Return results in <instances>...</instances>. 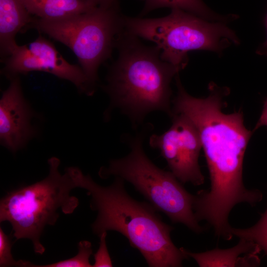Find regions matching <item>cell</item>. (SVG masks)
Instances as JSON below:
<instances>
[{
	"instance_id": "obj_1",
	"label": "cell",
	"mask_w": 267,
	"mask_h": 267,
	"mask_svg": "<svg viewBox=\"0 0 267 267\" xmlns=\"http://www.w3.org/2000/svg\"><path fill=\"white\" fill-rule=\"evenodd\" d=\"M178 92L173 100V113L186 116L197 129L201 140L211 180L209 191L194 195L193 209L197 220L206 221L219 236L227 234L230 211L237 204L254 206L263 198L258 189L245 187L243 163L245 151L253 132L244 124L241 110L224 113L223 98L229 93L226 87L214 83L206 98L189 94L176 76Z\"/></svg>"
},
{
	"instance_id": "obj_2",
	"label": "cell",
	"mask_w": 267,
	"mask_h": 267,
	"mask_svg": "<svg viewBox=\"0 0 267 267\" xmlns=\"http://www.w3.org/2000/svg\"><path fill=\"white\" fill-rule=\"evenodd\" d=\"M66 171L76 188L86 190L90 196V208L97 214L91 224L95 234L99 237L108 230L119 232L139 251L149 267L182 266L188 257L171 239L173 227L162 220L149 203L131 197L123 179L115 177L111 184L104 186L77 167H69Z\"/></svg>"
},
{
	"instance_id": "obj_3",
	"label": "cell",
	"mask_w": 267,
	"mask_h": 267,
	"mask_svg": "<svg viewBox=\"0 0 267 267\" xmlns=\"http://www.w3.org/2000/svg\"><path fill=\"white\" fill-rule=\"evenodd\" d=\"M116 48L118 57L110 67L104 88L113 105L135 120L157 110L171 116L170 84L180 70L163 60L156 45L143 44L126 29Z\"/></svg>"
},
{
	"instance_id": "obj_4",
	"label": "cell",
	"mask_w": 267,
	"mask_h": 267,
	"mask_svg": "<svg viewBox=\"0 0 267 267\" xmlns=\"http://www.w3.org/2000/svg\"><path fill=\"white\" fill-rule=\"evenodd\" d=\"M60 163L58 158H50L46 178L9 192L0 201V222H8L16 240H31L35 252L41 255L45 251L40 242L45 226L54 225L59 209L70 214L79 205L78 198L70 194L75 185L66 171L60 173Z\"/></svg>"
},
{
	"instance_id": "obj_5",
	"label": "cell",
	"mask_w": 267,
	"mask_h": 267,
	"mask_svg": "<svg viewBox=\"0 0 267 267\" xmlns=\"http://www.w3.org/2000/svg\"><path fill=\"white\" fill-rule=\"evenodd\" d=\"M124 23L128 32L154 43L162 59L180 70L186 66L190 51L221 53L239 44L236 34L225 22L210 21L178 9H173L168 15L160 18L125 16Z\"/></svg>"
},
{
	"instance_id": "obj_6",
	"label": "cell",
	"mask_w": 267,
	"mask_h": 267,
	"mask_svg": "<svg viewBox=\"0 0 267 267\" xmlns=\"http://www.w3.org/2000/svg\"><path fill=\"white\" fill-rule=\"evenodd\" d=\"M125 16L117 2L97 6L66 18L46 20L34 17L27 26L68 46L76 56L92 88L100 65L108 59L125 29Z\"/></svg>"
},
{
	"instance_id": "obj_7",
	"label": "cell",
	"mask_w": 267,
	"mask_h": 267,
	"mask_svg": "<svg viewBox=\"0 0 267 267\" xmlns=\"http://www.w3.org/2000/svg\"><path fill=\"white\" fill-rule=\"evenodd\" d=\"M143 137L130 141L131 151L125 157L110 161L102 167V178L113 176L131 183L157 211L164 213L174 223H180L196 233L204 230L193 209L194 195L188 192L170 171L160 169L145 154Z\"/></svg>"
},
{
	"instance_id": "obj_8",
	"label": "cell",
	"mask_w": 267,
	"mask_h": 267,
	"mask_svg": "<svg viewBox=\"0 0 267 267\" xmlns=\"http://www.w3.org/2000/svg\"><path fill=\"white\" fill-rule=\"evenodd\" d=\"M171 117V127L160 135H152L149 145L160 150L171 172L179 181L202 185L204 177L198 163L202 148L199 132L184 115L173 113Z\"/></svg>"
},
{
	"instance_id": "obj_9",
	"label": "cell",
	"mask_w": 267,
	"mask_h": 267,
	"mask_svg": "<svg viewBox=\"0 0 267 267\" xmlns=\"http://www.w3.org/2000/svg\"><path fill=\"white\" fill-rule=\"evenodd\" d=\"M3 61L2 73L10 78L42 71L71 82L81 91L93 92L80 66L68 62L50 41L41 35L28 44L18 45Z\"/></svg>"
},
{
	"instance_id": "obj_10",
	"label": "cell",
	"mask_w": 267,
	"mask_h": 267,
	"mask_svg": "<svg viewBox=\"0 0 267 267\" xmlns=\"http://www.w3.org/2000/svg\"><path fill=\"white\" fill-rule=\"evenodd\" d=\"M0 100V139L12 152L23 148L36 131L31 125L33 111L24 98L18 76L10 78Z\"/></svg>"
},
{
	"instance_id": "obj_11",
	"label": "cell",
	"mask_w": 267,
	"mask_h": 267,
	"mask_svg": "<svg viewBox=\"0 0 267 267\" xmlns=\"http://www.w3.org/2000/svg\"><path fill=\"white\" fill-rule=\"evenodd\" d=\"M182 252L193 259L199 267H257L260 264L258 254L261 251L254 242L240 238L231 248H216L201 253H193L183 248Z\"/></svg>"
},
{
	"instance_id": "obj_12",
	"label": "cell",
	"mask_w": 267,
	"mask_h": 267,
	"mask_svg": "<svg viewBox=\"0 0 267 267\" xmlns=\"http://www.w3.org/2000/svg\"><path fill=\"white\" fill-rule=\"evenodd\" d=\"M33 18L21 0H0V50L3 61L18 45L17 34Z\"/></svg>"
},
{
	"instance_id": "obj_13",
	"label": "cell",
	"mask_w": 267,
	"mask_h": 267,
	"mask_svg": "<svg viewBox=\"0 0 267 267\" xmlns=\"http://www.w3.org/2000/svg\"><path fill=\"white\" fill-rule=\"evenodd\" d=\"M35 17L56 20L87 12L95 6L86 0H21Z\"/></svg>"
},
{
	"instance_id": "obj_14",
	"label": "cell",
	"mask_w": 267,
	"mask_h": 267,
	"mask_svg": "<svg viewBox=\"0 0 267 267\" xmlns=\"http://www.w3.org/2000/svg\"><path fill=\"white\" fill-rule=\"evenodd\" d=\"M144 6L140 17L160 8L181 9L209 21L226 22L234 19V15L222 16L211 10L202 0H141Z\"/></svg>"
},
{
	"instance_id": "obj_15",
	"label": "cell",
	"mask_w": 267,
	"mask_h": 267,
	"mask_svg": "<svg viewBox=\"0 0 267 267\" xmlns=\"http://www.w3.org/2000/svg\"><path fill=\"white\" fill-rule=\"evenodd\" d=\"M230 232L233 236L254 242L267 256V208L254 225L247 228L231 227Z\"/></svg>"
},
{
	"instance_id": "obj_16",
	"label": "cell",
	"mask_w": 267,
	"mask_h": 267,
	"mask_svg": "<svg viewBox=\"0 0 267 267\" xmlns=\"http://www.w3.org/2000/svg\"><path fill=\"white\" fill-rule=\"evenodd\" d=\"M78 252L74 257L54 263L38 265L30 262L28 267H91L89 258L92 254L91 243L87 240H83L78 245Z\"/></svg>"
},
{
	"instance_id": "obj_17",
	"label": "cell",
	"mask_w": 267,
	"mask_h": 267,
	"mask_svg": "<svg viewBox=\"0 0 267 267\" xmlns=\"http://www.w3.org/2000/svg\"><path fill=\"white\" fill-rule=\"evenodd\" d=\"M10 238L0 227V267H20V260L16 261L11 252Z\"/></svg>"
},
{
	"instance_id": "obj_18",
	"label": "cell",
	"mask_w": 267,
	"mask_h": 267,
	"mask_svg": "<svg viewBox=\"0 0 267 267\" xmlns=\"http://www.w3.org/2000/svg\"><path fill=\"white\" fill-rule=\"evenodd\" d=\"M107 232H103L99 236V246L93 255L94 263L93 267H111L113 266L112 260L106 244Z\"/></svg>"
},
{
	"instance_id": "obj_19",
	"label": "cell",
	"mask_w": 267,
	"mask_h": 267,
	"mask_svg": "<svg viewBox=\"0 0 267 267\" xmlns=\"http://www.w3.org/2000/svg\"><path fill=\"white\" fill-rule=\"evenodd\" d=\"M262 126H267V98L265 100L262 114L253 132H255Z\"/></svg>"
},
{
	"instance_id": "obj_20",
	"label": "cell",
	"mask_w": 267,
	"mask_h": 267,
	"mask_svg": "<svg viewBox=\"0 0 267 267\" xmlns=\"http://www.w3.org/2000/svg\"><path fill=\"white\" fill-rule=\"evenodd\" d=\"M95 6L110 5L117 2V0H86Z\"/></svg>"
},
{
	"instance_id": "obj_21",
	"label": "cell",
	"mask_w": 267,
	"mask_h": 267,
	"mask_svg": "<svg viewBox=\"0 0 267 267\" xmlns=\"http://www.w3.org/2000/svg\"><path fill=\"white\" fill-rule=\"evenodd\" d=\"M266 26L267 33V16H266ZM263 48H264V50H265L266 53H267V40L266 41V42L264 44Z\"/></svg>"
}]
</instances>
